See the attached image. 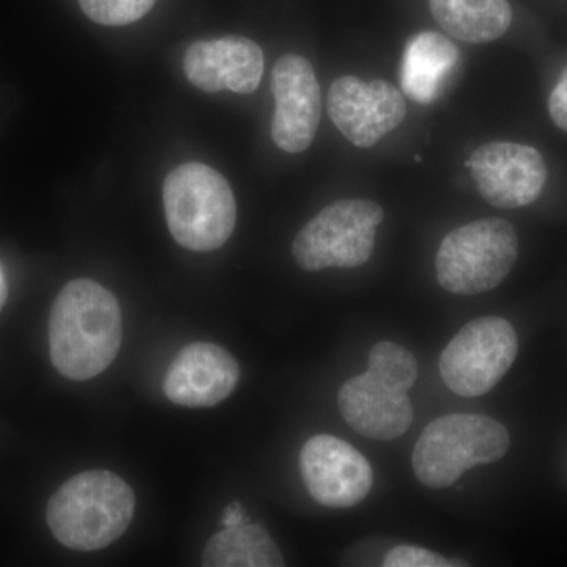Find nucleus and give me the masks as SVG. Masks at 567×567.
<instances>
[{"label":"nucleus","instance_id":"nucleus-20","mask_svg":"<svg viewBox=\"0 0 567 567\" xmlns=\"http://www.w3.org/2000/svg\"><path fill=\"white\" fill-rule=\"evenodd\" d=\"M548 112L558 128L567 133V66L548 99Z\"/></svg>","mask_w":567,"mask_h":567},{"label":"nucleus","instance_id":"nucleus-19","mask_svg":"<svg viewBox=\"0 0 567 567\" xmlns=\"http://www.w3.org/2000/svg\"><path fill=\"white\" fill-rule=\"evenodd\" d=\"M461 559H447L435 551L423 547L399 546L388 551L383 566L385 567H457L468 566L458 563Z\"/></svg>","mask_w":567,"mask_h":567},{"label":"nucleus","instance_id":"nucleus-22","mask_svg":"<svg viewBox=\"0 0 567 567\" xmlns=\"http://www.w3.org/2000/svg\"><path fill=\"white\" fill-rule=\"evenodd\" d=\"M7 295H9V289H7L6 278H3L2 268H0V312H2L3 306L7 303Z\"/></svg>","mask_w":567,"mask_h":567},{"label":"nucleus","instance_id":"nucleus-4","mask_svg":"<svg viewBox=\"0 0 567 567\" xmlns=\"http://www.w3.org/2000/svg\"><path fill=\"white\" fill-rule=\"evenodd\" d=\"M164 213L174 240L196 252L227 244L237 224V204L229 183L203 163H186L167 175Z\"/></svg>","mask_w":567,"mask_h":567},{"label":"nucleus","instance_id":"nucleus-15","mask_svg":"<svg viewBox=\"0 0 567 567\" xmlns=\"http://www.w3.org/2000/svg\"><path fill=\"white\" fill-rule=\"evenodd\" d=\"M458 62V50L447 37L420 32L406 41L401 62V87L420 104L435 102Z\"/></svg>","mask_w":567,"mask_h":567},{"label":"nucleus","instance_id":"nucleus-3","mask_svg":"<svg viewBox=\"0 0 567 567\" xmlns=\"http://www.w3.org/2000/svg\"><path fill=\"white\" fill-rule=\"evenodd\" d=\"M416 358L405 347L383 341L369 352L368 371L347 380L339 391V409L347 423L368 439H399L413 423L412 390Z\"/></svg>","mask_w":567,"mask_h":567},{"label":"nucleus","instance_id":"nucleus-5","mask_svg":"<svg viewBox=\"0 0 567 567\" xmlns=\"http://www.w3.org/2000/svg\"><path fill=\"white\" fill-rule=\"evenodd\" d=\"M509 443V432L494 417L472 413L442 416L417 440L413 470L424 486L451 487L466 470L505 457Z\"/></svg>","mask_w":567,"mask_h":567},{"label":"nucleus","instance_id":"nucleus-2","mask_svg":"<svg viewBox=\"0 0 567 567\" xmlns=\"http://www.w3.org/2000/svg\"><path fill=\"white\" fill-rule=\"evenodd\" d=\"M136 511L133 488L115 473L92 470L70 477L47 507L52 535L78 551L102 550L125 535Z\"/></svg>","mask_w":567,"mask_h":567},{"label":"nucleus","instance_id":"nucleus-6","mask_svg":"<svg viewBox=\"0 0 567 567\" xmlns=\"http://www.w3.org/2000/svg\"><path fill=\"white\" fill-rule=\"evenodd\" d=\"M518 256L513 224L480 219L457 227L443 238L436 252V279L447 292L477 295L505 281Z\"/></svg>","mask_w":567,"mask_h":567},{"label":"nucleus","instance_id":"nucleus-18","mask_svg":"<svg viewBox=\"0 0 567 567\" xmlns=\"http://www.w3.org/2000/svg\"><path fill=\"white\" fill-rule=\"evenodd\" d=\"M156 0H80L82 11L102 25H126L140 21Z\"/></svg>","mask_w":567,"mask_h":567},{"label":"nucleus","instance_id":"nucleus-16","mask_svg":"<svg viewBox=\"0 0 567 567\" xmlns=\"http://www.w3.org/2000/svg\"><path fill=\"white\" fill-rule=\"evenodd\" d=\"M429 9L447 35L465 43L495 41L513 22L507 0H429Z\"/></svg>","mask_w":567,"mask_h":567},{"label":"nucleus","instance_id":"nucleus-14","mask_svg":"<svg viewBox=\"0 0 567 567\" xmlns=\"http://www.w3.org/2000/svg\"><path fill=\"white\" fill-rule=\"evenodd\" d=\"M264 52L256 41L227 35L196 41L186 51L183 70L194 87L208 93H252L262 81Z\"/></svg>","mask_w":567,"mask_h":567},{"label":"nucleus","instance_id":"nucleus-7","mask_svg":"<svg viewBox=\"0 0 567 567\" xmlns=\"http://www.w3.org/2000/svg\"><path fill=\"white\" fill-rule=\"evenodd\" d=\"M382 221V207L372 200L328 205L295 237V262L305 271L360 267L374 252L377 227Z\"/></svg>","mask_w":567,"mask_h":567},{"label":"nucleus","instance_id":"nucleus-1","mask_svg":"<svg viewBox=\"0 0 567 567\" xmlns=\"http://www.w3.org/2000/svg\"><path fill=\"white\" fill-rule=\"evenodd\" d=\"M50 357L65 379L85 382L102 374L121 352L122 309L92 279H74L55 297L50 315Z\"/></svg>","mask_w":567,"mask_h":567},{"label":"nucleus","instance_id":"nucleus-21","mask_svg":"<svg viewBox=\"0 0 567 567\" xmlns=\"http://www.w3.org/2000/svg\"><path fill=\"white\" fill-rule=\"evenodd\" d=\"M245 509L241 503L233 502L224 509L221 516V525L224 528L235 527V525L244 524Z\"/></svg>","mask_w":567,"mask_h":567},{"label":"nucleus","instance_id":"nucleus-11","mask_svg":"<svg viewBox=\"0 0 567 567\" xmlns=\"http://www.w3.org/2000/svg\"><path fill=\"white\" fill-rule=\"evenodd\" d=\"M301 477L319 505L346 509L363 502L374 475L368 458L344 440L316 435L300 453Z\"/></svg>","mask_w":567,"mask_h":567},{"label":"nucleus","instance_id":"nucleus-9","mask_svg":"<svg viewBox=\"0 0 567 567\" xmlns=\"http://www.w3.org/2000/svg\"><path fill=\"white\" fill-rule=\"evenodd\" d=\"M328 114L354 147L369 148L404 122L406 104L390 82L342 76L328 92Z\"/></svg>","mask_w":567,"mask_h":567},{"label":"nucleus","instance_id":"nucleus-12","mask_svg":"<svg viewBox=\"0 0 567 567\" xmlns=\"http://www.w3.org/2000/svg\"><path fill=\"white\" fill-rule=\"evenodd\" d=\"M275 115L271 137L281 151L301 153L311 147L322 112L315 69L303 55L286 54L271 74Z\"/></svg>","mask_w":567,"mask_h":567},{"label":"nucleus","instance_id":"nucleus-8","mask_svg":"<svg viewBox=\"0 0 567 567\" xmlns=\"http://www.w3.org/2000/svg\"><path fill=\"white\" fill-rule=\"evenodd\" d=\"M517 353L513 324L499 317H483L451 339L440 357V374L454 394L480 398L498 385Z\"/></svg>","mask_w":567,"mask_h":567},{"label":"nucleus","instance_id":"nucleus-10","mask_svg":"<svg viewBox=\"0 0 567 567\" xmlns=\"http://www.w3.org/2000/svg\"><path fill=\"white\" fill-rule=\"evenodd\" d=\"M477 193L496 208H520L535 203L547 182L543 155L517 142H488L466 162Z\"/></svg>","mask_w":567,"mask_h":567},{"label":"nucleus","instance_id":"nucleus-17","mask_svg":"<svg viewBox=\"0 0 567 567\" xmlns=\"http://www.w3.org/2000/svg\"><path fill=\"white\" fill-rule=\"evenodd\" d=\"M281 551L267 529L256 524L224 528L210 537L203 554L205 567H282Z\"/></svg>","mask_w":567,"mask_h":567},{"label":"nucleus","instance_id":"nucleus-13","mask_svg":"<svg viewBox=\"0 0 567 567\" xmlns=\"http://www.w3.org/2000/svg\"><path fill=\"white\" fill-rule=\"evenodd\" d=\"M240 365L223 347L193 342L183 347L164 375L163 390L175 405L208 409L234 393Z\"/></svg>","mask_w":567,"mask_h":567}]
</instances>
